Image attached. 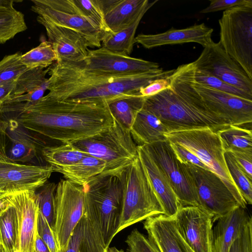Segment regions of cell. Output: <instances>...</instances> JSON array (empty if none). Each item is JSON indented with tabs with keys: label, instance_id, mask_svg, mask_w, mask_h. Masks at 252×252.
I'll return each mask as SVG.
<instances>
[{
	"label": "cell",
	"instance_id": "6da1fadb",
	"mask_svg": "<svg viewBox=\"0 0 252 252\" xmlns=\"http://www.w3.org/2000/svg\"><path fill=\"white\" fill-rule=\"evenodd\" d=\"M108 102L61 101L49 95L26 103H3L1 113L26 129L63 143L94 136L110 127Z\"/></svg>",
	"mask_w": 252,
	"mask_h": 252
},
{
	"label": "cell",
	"instance_id": "7a4b0ae2",
	"mask_svg": "<svg viewBox=\"0 0 252 252\" xmlns=\"http://www.w3.org/2000/svg\"><path fill=\"white\" fill-rule=\"evenodd\" d=\"M47 94L61 100L108 103L118 98L140 95L141 88L171 75L174 69L129 74H111L86 70L68 62L49 67Z\"/></svg>",
	"mask_w": 252,
	"mask_h": 252
},
{
	"label": "cell",
	"instance_id": "3957f363",
	"mask_svg": "<svg viewBox=\"0 0 252 252\" xmlns=\"http://www.w3.org/2000/svg\"><path fill=\"white\" fill-rule=\"evenodd\" d=\"M143 108L157 116L168 132L209 128L218 133L231 126L224 118L181 98L171 88L145 97Z\"/></svg>",
	"mask_w": 252,
	"mask_h": 252
},
{
	"label": "cell",
	"instance_id": "277c9868",
	"mask_svg": "<svg viewBox=\"0 0 252 252\" xmlns=\"http://www.w3.org/2000/svg\"><path fill=\"white\" fill-rule=\"evenodd\" d=\"M88 155L105 163L101 176H115L121 180L125 171L137 157V145L130 130L114 119L110 127L89 137L72 143Z\"/></svg>",
	"mask_w": 252,
	"mask_h": 252
},
{
	"label": "cell",
	"instance_id": "5b68a950",
	"mask_svg": "<svg viewBox=\"0 0 252 252\" xmlns=\"http://www.w3.org/2000/svg\"><path fill=\"white\" fill-rule=\"evenodd\" d=\"M122 200L117 234L137 222L164 215L162 206L150 185L137 157L121 179Z\"/></svg>",
	"mask_w": 252,
	"mask_h": 252
},
{
	"label": "cell",
	"instance_id": "8992f818",
	"mask_svg": "<svg viewBox=\"0 0 252 252\" xmlns=\"http://www.w3.org/2000/svg\"><path fill=\"white\" fill-rule=\"evenodd\" d=\"M169 142L182 146L197 157L210 171L218 175L234 195L239 205L247 204L227 169L225 150L218 132L209 128L171 131L165 133Z\"/></svg>",
	"mask_w": 252,
	"mask_h": 252
},
{
	"label": "cell",
	"instance_id": "52a82bcc",
	"mask_svg": "<svg viewBox=\"0 0 252 252\" xmlns=\"http://www.w3.org/2000/svg\"><path fill=\"white\" fill-rule=\"evenodd\" d=\"M219 24V42L252 79V0L224 11Z\"/></svg>",
	"mask_w": 252,
	"mask_h": 252
},
{
	"label": "cell",
	"instance_id": "ba28073f",
	"mask_svg": "<svg viewBox=\"0 0 252 252\" xmlns=\"http://www.w3.org/2000/svg\"><path fill=\"white\" fill-rule=\"evenodd\" d=\"M83 187L84 201L95 210L106 249L117 234L122 200V183L115 176H97Z\"/></svg>",
	"mask_w": 252,
	"mask_h": 252
},
{
	"label": "cell",
	"instance_id": "9c48e42d",
	"mask_svg": "<svg viewBox=\"0 0 252 252\" xmlns=\"http://www.w3.org/2000/svg\"><path fill=\"white\" fill-rule=\"evenodd\" d=\"M53 233L58 251L67 246L84 214L83 187L66 179L57 184L54 201Z\"/></svg>",
	"mask_w": 252,
	"mask_h": 252
},
{
	"label": "cell",
	"instance_id": "30bf717a",
	"mask_svg": "<svg viewBox=\"0 0 252 252\" xmlns=\"http://www.w3.org/2000/svg\"><path fill=\"white\" fill-rule=\"evenodd\" d=\"M31 10L51 22L80 34L88 47H101L103 35L88 18L81 14L72 0H32Z\"/></svg>",
	"mask_w": 252,
	"mask_h": 252
},
{
	"label": "cell",
	"instance_id": "8fae6325",
	"mask_svg": "<svg viewBox=\"0 0 252 252\" xmlns=\"http://www.w3.org/2000/svg\"><path fill=\"white\" fill-rule=\"evenodd\" d=\"M183 163L195 189L199 207L211 215L214 221L240 206L215 173L189 163Z\"/></svg>",
	"mask_w": 252,
	"mask_h": 252
},
{
	"label": "cell",
	"instance_id": "7c38bea8",
	"mask_svg": "<svg viewBox=\"0 0 252 252\" xmlns=\"http://www.w3.org/2000/svg\"><path fill=\"white\" fill-rule=\"evenodd\" d=\"M193 64L198 70L214 76L252 96V79L222 48L212 40L204 47Z\"/></svg>",
	"mask_w": 252,
	"mask_h": 252
},
{
	"label": "cell",
	"instance_id": "4fadbf2b",
	"mask_svg": "<svg viewBox=\"0 0 252 252\" xmlns=\"http://www.w3.org/2000/svg\"><path fill=\"white\" fill-rule=\"evenodd\" d=\"M162 170L182 207L199 206L197 194L185 167L167 140L145 146Z\"/></svg>",
	"mask_w": 252,
	"mask_h": 252
},
{
	"label": "cell",
	"instance_id": "5bb4252c",
	"mask_svg": "<svg viewBox=\"0 0 252 252\" xmlns=\"http://www.w3.org/2000/svg\"><path fill=\"white\" fill-rule=\"evenodd\" d=\"M194 66L189 63L191 84L202 100L212 112L227 120L233 126H242L252 122V100L218 91L196 82Z\"/></svg>",
	"mask_w": 252,
	"mask_h": 252
},
{
	"label": "cell",
	"instance_id": "9a60e30c",
	"mask_svg": "<svg viewBox=\"0 0 252 252\" xmlns=\"http://www.w3.org/2000/svg\"><path fill=\"white\" fill-rule=\"evenodd\" d=\"M177 229L194 252H211L213 217L199 206L181 207L173 217Z\"/></svg>",
	"mask_w": 252,
	"mask_h": 252
},
{
	"label": "cell",
	"instance_id": "2e32d148",
	"mask_svg": "<svg viewBox=\"0 0 252 252\" xmlns=\"http://www.w3.org/2000/svg\"><path fill=\"white\" fill-rule=\"evenodd\" d=\"M69 62L88 70L111 74L139 73L160 68L157 63L115 53L102 47L89 50L81 61Z\"/></svg>",
	"mask_w": 252,
	"mask_h": 252
},
{
	"label": "cell",
	"instance_id": "e0dca14e",
	"mask_svg": "<svg viewBox=\"0 0 252 252\" xmlns=\"http://www.w3.org/2000/svg\"><path fill=\"white\" fill-rule=\"evenodd\" d=\"M53 172L49 165L20 164L0 158V191L7 195L36 191L47 182Z\"/></svg>",
	"mask_w": 252,
	"mask_h": 252
},
{
	"label": "cell",
	"instance_id": "ac0fdd59",
	"mask_svg": "<svg viewBox=\"0 0 252 252\" xmlns=\"http://www.w3.org/2000/svg\"><path fill=\"white\" fill-rule=\"evenodd\" d=\"M5 198L16 210L19 252H34V244L39 210L36 191L20 192L6 195Z\"/></svg>",
	"mask_w": 252,
	"mask_h": 252
},
{
	"label": "cell",
	"instance_id": "d6986e66",
	"mask_svg": "<svg viewBox=\"0 0 252 252\" xmlns=\"http://www.w3.org/2000/svg\"><path fill=\"white\" fill-rule=\"evenodd\" d=\"M37 22L45 29L57 56L56 62H78L87 56L88 47L83 37L69 29L55 24L40 16Z\"/></svg>",
	"mask_w": 252,
	"mask_h": 252
},
{
	"label": "cell",
	"instance_id": "ffe728a7",
	"mask_svg": "<svg viewBox=\"0 0 252 252\" xmlns=\"http://www.w3.org/2000/svg\"><path fill=\"white\" fill-rule=\"evenodd\" d=\"M137 156L147 179L162 206L164 215L173 217L182 206L166 175L145 146H137Z\"/></svg>",
	"mask_w": 252,
	"mask_h": 252
},
{
	"label": "cell",
	"instance_id": "44dd1931",
	"mask_svg": "<svg viewBox=\"0 0 252 252\" xmlns=\"http://www.w3.org/2000/svg\"><path fill=\"white\" fill-rule=\"evenodd\" d=\"M213 32V29L204 23L195 24L182 29L171 28L157 34H139L135 37V43L146 49L190 42L199 44L204 47L212 40Z\"/></svg>",
	"mask_w": 252,
	"mask_h": 252
},
{
	"label": "cell",
	"instance_id": "7402d4cb",
	"mask_svg": "<svg viewBox=\"0 0 252 252\" xmlns=\"http://www.w3.org/2000/svg\"><path fill=\"white\" fill-rule=\"evenodd\" d=\"M144 228L159 252H194L179 233L173 217L161 214L149 218Z\"/></svg>",
	"mask_w": 252,
	"mask_h": 252
},
{
	"label": "cell",
	"instance_id": "603a6c76",
	"mask_svg": "<svg viewBox=\"0 0 252 252\" xmlns=\"http://www.w3.org/2000/svg\"><path fill=\"white\" fill-rule=\"evenodd\" d=\"M1 116L6 122V136L10 142L7 151L9 160L26 162L36 157L39 152L41 153L46 145L36 133L24 127L14 119Z\"/></svg>",
	"mask_w": 252,
	"mask_h": 252
},
{
	"label": "cell",
	"instance_id": "cb8c5ba5",
	"mask_svg": "<svg viewBox=\"0 0 252 252\" xmlns=\"http://www.w3.org/2000/svg\"><path fill=\"white\" fill-rule=\"evenodd\" d=\"M106 24L112 33L131 25L149 4L148 0H98Z\"/></svg>",
	"mask_w": 252,
	"mask_h": 252
},
{
	"label": "cell",
	"instance_id": "d4e9b609",
	"mask_svg": "<svg viewBox=\"0 0 252 252\" xmlns=\"http://www.w3.org/2000/svg\"><path fill=\"white\" fill-rule=\"evenodd\" d=\"M49 70V67L27 69L16 79L9 99L3 103L32 102L40 99L48 90L46 75Z\"/></svg>",
	"mask_w": 252,
	"mask_h": 252
},
{
	"label": "cell",
	"instance_id": "484cf974",
	"mask_svg": "<svg viewBox=\"0 0 252 252\" xmlns=\"http://www.w3.org/2000/svg\"><path fill=\"white\" fill-rule=\"evenodd\" d=\"M250 216L246 208L239 206L219 218L213 228L211 252H229L234 239Z\"/></svg>",
	"mask_w": 252,
	"mask_h": 252
},
{
	"label": "cell",
	"instance_id": "4316f807",
	"mask_svg": "<svg viewBox=\"0 0 252 252\" xmlns=\"http://www.w3.org/2000/svg\"><path fill=\"white\" fill-rule=\"evenodd\" d=\"M130 132L137 146L167 140L168 131L158 118L143 108L138 113Z\"/></svg>",
	"mask_w": 252,
	"mask_h": 252
},
{
	"label": "cell",
	"instance_id": "83f0119b",
	"mask_svg": "<svg viewBox=\"0 0 252 252\" xmlns=\"http://www.w3.org/2000/svg\"><path fill=\"white\" fill-rule=\"evenodd\" d=\"M0 252H19L16 210L5 197L0 199Z\"/></svg>",
	"mask_w": 252,
	"mask_h": 252
},
{
	"label": "cell",
	"instance_id": "f1b7e54d",
	"mask_svg": "<svg viewBox=\"0 0 252 252\" xmlns=\"http://www.w3.org/2000/svg\"><path fill=\"white\" fill-rule=\"evenodd\" d=\"M84 228L81 243V252H104L106 250L94 209L84 201Z\"/></svg>",
	"mask_w": 252,
	"mask_h": 252
},
{
	"label": "cell",
	"instance_id": "f546056e",
	"mask_svg": "<svg viewBox=\"0 0 252 252\" xmlns=\"http://www.w3.org/2000/svg\"><path fill=\"white\" fill-rule=\"evenodd\" d=\"M157 2L158 0L150 2L135 21L127 28L106 35L102 40L101 47L115 53L129 56L132 52L135 44V34L142 17Z\"/></svg>",
	"mask_w": 252,
	"mask_h": 252
},
{
	"label": "cell",
	"instance_id": "4dcf8cb0",
	"mask_svg": "<svg viewBox=\"0 0 252 252\" xmlns=\"http://www.w3.org/2000/svg\"><path fill=\"white\" fill-rule=\"evenodd\" d=\"M105 165L102 160L88 155L74 164L55 172L62 174L65 179L83 186L92 179L100 175Z\"/></svg>",
	"mask_w": 252,
	"mask_h": 252
},
{
	"label": "cell",
	"instance_id": "1f68e13d",
	"mask_svg": "<svg viewBox=\"0 0 252 252\" xmlns=\"http://www.w3.org/2000/svg\"><path fill=\"white\" fill-rule=\"evenodd\" d=\"M41 155L53 168L54 172L73 165L89 155L77 148L72 143H63L59 146H46L42 148Z\"/></svg>",
	"mask_w": 252,
	"mask_h": 252
},
{
	"label": "cell",
	"instance_id": "d6a6232c",
	"mask_svg": "<svg viewBox=\"0 0 252 252\" xmlns=\"http://www.w3.org/2000/svg\"><path fill=\"white\" fill-rule=\"evenodd\" d=\"M145 97L140 95L124 96L109 102V110L114 119L130 130L139 112L143 108Z\"/></svg>",
	"mask_w": 252,
	"mask_h": 252
},
{
	"label": "cell",
	"instance_id": "836d02e7",
	"mask_svg": "<svg viewBox=\"0 0 252 252\" xmlns=\"http://www.w3.org/2000/svg\"><path fill=\"white\" fill-rule=\"evenodd\" d=\"M251 125H231L218 132L225 151L252 149V132L249 128Z\"/></svg>",
	"mask_w": 252,
	"mask_h": 252
},
{
	"label": "cell",
	"instance_id": "e575fe53",
	"mask_svg": "<svg viewBox=\"0 0 252 252\" xmlns=\"http://www.w3.org/2000/svg\"><path fill=\"white\" fill-rule=\"evenodd\" d=\"M24 15L14 7L0 8V44L27 29Z\"/></svg>",
	"mask_w": 252,
	"mask_h": 252
},
{
	"label": "cell",
	"instance_id": "d590c367",
	"mask_svg": "<svg viewBox=\"0 0 252 252\" xmlns=\"http://www.w3.org/2000/svg\"><path fill=\"white\" fill-rule=\"evenodd\" d=\"M20 60L29 69L45 68L57 61V56L51 43L44 40L37 47L22 54Z\"/></svg>",
	"mask_w": 252,
	"mask_h": 252
},
{
	"label": "cell",
	"instance_id": "8d00e7d4",
	"mask_svg": "<svg viewBox=\"0 0 252 252\" xmlns=\"http://www.w3.org/2000/svg\"><path fill=\"white\" fill-rule=\"evenodd\" d=\"M224 158L229 175L247 205L252 203V184L233 155L225 151Z\"/></svg>",
	"mask_w": 252,
	"mask_h": 252
},
{
	"label": "cell",
	"instance_id": "74e56055",
	"mask_svg": "<svg viewBox=\"0 0 252 252\" xmlns=\"http://www.w3.org/2000/svg\"><path fill=\"white\" fill-rule=\"evenodd\" d=\"M72 1L81 14L99 30L103 38L111 32L106 24L98 0H72Z\"/></svg>",
	"mask_w": 252,
	"mask_h": 252
},
{
	"label": "cell",
	"instance_id": "f35d334b",
	"mask_svg": "<svg viewBox=\"0 0 252 252\" xmlns=\"http://www.w3.org/2000/svg\"><path fill=\"white\" fill-rule=\"evenodd\" d=\"M57 184L47 182L36 192L38 201L39 210L53 229L55 221V194Z\"/></svg>",
	"mask_w": 252,
	"mask_h": 252
},
{
	"label": "cell",
	"instance_id": "ab89813d",
	"mask_svg": "<svg viewBox=\"0 0 252 252\" xmlns=\"http://www.w3.org/2000/svg\"><path fill=\"white\" fill-rule=\"evenodd\" d=\"M19 52L6 55L0 61V84L16 80L28 69L21 61Z\"/></svg>",
	"mask_w": 252,
	"mask_h": 252
},
{
	"label": "cell",
	"instance_id": "60d3db41",
	"mask_svg": "<svg viewBox=\"0 0 252 252\" xmlns=\"http://www.w3.org/2000/svg\"><path fill=\"white\" fill-rule=\"evenodd\" d=\"M193 77L196 82L203 85L252 100V96L246 93L225 83L209 73L196 69L195 66Z\"/></svg>",
	"mask_w": 252,
	"mask_h": 252
},
{
	"label": "cell",
	"instance_id": "b9f144b4",
	"mask_svg": "<svg viewBox=\"0 0 252 252\" xmlns=\"http://www.w3.org/2000/svg\"><path fill=\"white\" fill-rule=\"evenodd\" d=\"M229 252H252V220L251 216L234 239Z\"/></svg>",
	"mask_w": 252,
	"mask_h": 252
},
{
	"label": "cell",
	"instance_id": "7bdbcfd3",
	"mask_svg": "<svg viewBox=\"0 0 252 252\" xmlns=\"http://www.w3.org/2000/svg\"><path fill=\"white\" fill-rule=\"evenodd\" d=\"M126 243L128 247L127 252H159L149 239L137 229L127 236Z\"/></svg>",
	"mask_w": 252,
	"mask_h": 252
},
{
	"label": "cell",
	"instance_id": "ee69618b",
	"mask_svg": "<svg viewBox=\"0 0 252 252\" xmlns=\"http://www.w3.org/2000/svg\"><path fill=\"white\" fill-rule=\"evenodd\" d=\"M36 229L38 234L47 245L50 252H58V249L53 231L39 210L37 218Z\"/></svg>",
	"mask_w": 252,
	"mask_h": 252
},
{
	"label": "cell",
	"instance_id": "f6af8a7d",
	"mask_svg": "<svg viewBox=\"0 0 252 252\" xmlns=\"http://www.w3.org/2000/svg\"><path fill=\"white\" fill-rule=\"evenodd\" d=\"M169 144L177 158L182 163H189L210 170L208 167L189 150L177 143L169 142Z\"/></svg>",
	"mask_w": 252,
	"mask_h": 252
},
{
	"label": "cell",
	"instance_id": "bcb514c9",
	"mask_svg": "<svg viewBox=\"0 0 252 252\" xmlns=\"http://www.w3.org/2000/svg\"><path fill=\"white\" fill-rule=\"evenodd\" d=\"M171 88L170 79L168 76L156 79L145 87L141 88L139 94L142 97H149Z\"/></svg>",
	"mask_w": 252,
	"mask_h": 252
},
{
	"label": "cell",
	"instance_id": "7dc6e473",
	"mask_svg": "<svg viewBox=\"0 0 252 252\" xmlns=\"http://www.w3.org/2000/svg\"><path fill=\"white\" fill-rule=\"evenodd\" d=\"M236 160L247 175L252 180V149L233 150L230 152Z\"/></svg>",
	"mask_w": 252,
	"mask_h": 252
},
{
	"label": "cell",
	"instance_id": "c3c4849f",
	"mask_svg": "<svg viewBox=\"0 0 252 252\" xmlns=\"http://www.w3.org/2000/svg\"><path fill=\"white\" fill-rule=\"evenodd\" d=\"M84 228L83 217L77 224L68 240L66 247L58 252H81V243Z\"/></svg>",
	"mask_w": 252,
	"mask_h": 252
},
{
	"label": "cell",
	"instance_id": "681fc988",
	"mask_svg": "<svg viewBox=\"0 0 252 252\" xmlns=\"http://www.w3.org/2000/svg\"><path fill=\"white\" fill-rule=\"evenodd\" d=\"M249 0H211L210 4L200 11L201 13H209L221 10H226L233 7L244 4Z\"/></svg>",
	"mask_w": 252,
	"mask_h": 252
},
{
	"label": "cell",
	"instance_id": "f907efd6",
	"mask_svg": "<svg viewBox=\"0 0 252 252\" xmlns=\"http://www.w3.org/2000/svg\"><path fill=\"white\" fill-rule=\"evenodd\" d=\"M2 103H0V158H8L7 157L6 122L1 115Z\"/></svg>",
	"mask_w": 252,
	"mask_h": 252
},
{
	"label": "cell",
	"instance_id": "816d5d0a",
	"mask_svg": "<svg viewBox=\"0 0 252 252\" xmlns=\"http://www.w3.org/2000/svg\"><path fill=\"white\" fill-rule=\"evenodd\" d=\"M16 80L0 84V103H3L9 99Z\"/></svg>",
	"mask_w": 252,
	"mask_h": 252
},
{
	"label": "cell",
	"instance_id": "f5cc1de1",
	"mask_svg": "<svg viewBox=\"0 0 252 252\" xmlns=\"http://www.w3.org/2000/svg\"><path fill=\"white\" fill-rule=\"evenodd\" d=\"M34 252H50L47 245L38 234L37 230L34 240Z\"/></svg>",
	"mask_w": 252,
	"mask_h": 252
},
{
	"label": "cell",
	"instance_id": "db71d44e",
	"mask_svg": "<svg viewBox=\"0 0 252 252\" xmlns=\"http://www.w3.org/2000/svg\"><path fill=\"white\" fill-rule=\"evenodd\" d=\"M14 2L13 0H0V8L14 7Z\"/></svg>",
	"mask_w": 252,
	"mask_h": 252
},
{
	"label": "cell",
	"instance_id": "11a10c76",
	"mask_svg": "<svg viewBox=\"0 0 252 252\" xmlns=\"http://www.w3.org/2000/svg\"><path fill=\"white\" fill-rule=\"evenodd\" d=\"M107 252H124L121 250H119L117 249L116 247H108L107 249Z\"/></svg>",
	"mask_w": 252,
	"mask_h": 252
},
{
	"label": "cell",
	"instance_id": "9f6ffc18",
	"mask_svg": "<svg viewBox=\"0 0 252 252\" xmlns=\"http://www.w3.org/2000/svg\"><path fill=\"white\" fill-rule=\"evenodd\" d=\"M7 194L0 191V199L5 197Z\"/></svg>",
	"mask_w": 252,
	"mask_h": 252
},
{
	"label": "cell",
	"instance_id": "6f0895ef",
	"mask_svg": "<svg viewBox=\"0 0 252 252\" xmlns=\"http://www.w3.org/2000/svg\"><path fill=\"white\" fill-rule=\"evenodd\" d=\"M104 252H107V250H106Z\"/></svg>",
	"mask_w": 252,
	"mask_h": 252
},
{
	"label": "cell",
	"instance_id": "680465c9",
	"mask_svg": "<svg viewBox=\"0 0 252 252\" xmlns=\"http://www.w3.org/2000/svg\"></svg>",
	"mask_w": 252,
	"mask_h": 252
}]
</instances>
